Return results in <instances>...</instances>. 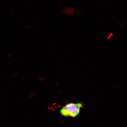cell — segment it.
<instances>
[{"label":"cell","mask_w":127,"mask_h":127,"mask_svg":"<svg viewBox=\"0 0 127 127\" xmlns=\"http://www.w3.org/2000/svg\"><path fill=\"white\" fill-rule=\"evenodd\" d=\"M82 106L80 103H69L63 107L60 110V113L64 117H75L79 114Z\"/></svg>","instance_id":"cell-1"}]
</instances>
